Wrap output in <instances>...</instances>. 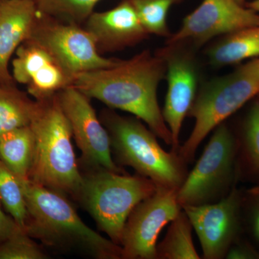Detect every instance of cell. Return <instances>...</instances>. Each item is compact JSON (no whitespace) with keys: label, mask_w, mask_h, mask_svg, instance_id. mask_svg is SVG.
<instances>
[{"label":"cell","mask_w":259,"mask_h":259,"mask_svg":"<svg viewBox=\"0 0 259 259\" xmlns=\"http://www.w3.org/2000/svg\"><path fill=\"white\" fill-rule=\"evenodd\" d=\"M259 96V57L237 66L229 74L200 83L188 117L194 120L192 133L178 152L187 163L199 145L220 124Z\"/></svg>","instance_id":"5"},{"label":"cell","mask_w":259,"mask_h":259,"mask_svg":"<svg viewBox=\"0 0 259 259\" xmlns=\"http://www.w3.org/2000/svg\"><path fill=\"white\" fill-rule=\"evenodd\" d=\"M258 25V13L236 0H203L165 44L183 42L199 50L214 39Z\"/></svg>","instance_id":"12"},{"label":"cell","mask_w":259,"mask_h":259,"mask_svg":"<svg viewBox=\"0 0 259 259\" xmlns=\"http://www.w3.org/2000/svg\"><path fill=\"white\" fill-rule=\"evenodd\" d=\"M236 1L238 2V3H240V4L243 5H245V3H246L245 0H236Z\"/></svg>","instance_id":"30"},{"label":"cell","mask_w":259,"mask_h":259,"mask_svg":"<svg viewBox=\"0 0 259 259\" xmlns=\"http://www.w3.org/2000/svg\"><path fill=\"white\" fill-rule=\"evenodd\" d=\"M253 230H254L255 236L259 241V208L255 212L254 218V223H253Z\"/></svg>","instance_id":"29"},{"label":"cell","mask_w":259,"mask_h":259,"mask_svg":"<svg viewBox=\"0 0 259 259\" xmlns=\"http://www.w3.org/2000/svg\"><path fill=\"white\" fill-rule=\"evenodd\" d=\"M12 61L13 79L26 85L35 101L57 95L72 85L74 78L44 48L28 39L15 51Z\"/></svg>","instance_id":"14"},{"label":"cell","mask_w":259,"mask_h":259,"mask_svg":"<svg viewBox=\"0 0 259 259\" xmlns=\"http://www.w3.org/2000/svg\"><path fill=\"white\" fill-rule=\"evenodd\" d=\"M100 0H34L37 11L56 19L81 25Z\"/></svg>","instance_id":"23"},{"label":"cell","mask_w":259,"mask_h":259,"mask_svg":"<svg viewBox=\"0 0 259 259\" xmlns=\"http://www.w3.org/2000/svg\"><path fill=\"white\" fill-rule=\"evenodd\" d=\"M257 98H258V100H259V96H258V97H257Z\"/></svg>","instance_id":"31"},{"label":"cell","mask_w":259,"mask_h":259,"mask_svg":"<svg viewBox=\"0 0 259 259\" xmlns=\"http://www.w3.org/2000/svg\"><path fill=\"white\" fill-rule=\"evenodd\" d=\"M209 64L222 68L259 57V25L218 37L205 51Z\"/></svg>","instance_id":"17"},{"label":"cell","mask_w":259,"mask_h":259,"mask_svg":"<svg viewBox=\"0 0 259 259\" xmlns=\"http://www.w3.org/2000/svg\"><path fill=\"white\" fill-rule=\"evenodd\" d=\"M243 156L248 168L259 177V100L250 105L243 121L241 144Z\"/></svg>","instance_id":"24"},{"label":"cell","mask_w":259,"mask_h":259,"mask_svg":"<svg viewBox=\"0 0 259 259\" xmlns=\"http://www.w3.org/2000/svg\"><path fill=\"white\" fill-rule=\"evenodd\" d=\"M193 229L183 209L171 222L163 241L156 246L157 259H199L192 240Z\"/></svg>","instance_id":"20"},{"label":"cell","mask_w":259,"mask_h":259,"mask_svg":"<svg viewBox=\"0 0 259 259\" xmlns=\"http://www.w3.org/2000/svg\"><path fill=\"white\" fill-rule=\"evenodd\" d=\"M48 255L23 230L0 243V259H46Z\"/></svg>","instance_id":"25"},{"label":"cell","mask_w":259,"mask_h":259,"mask_svg":"<svg viewBox=\"0 0 259 259\" xmlns=\"http://www.w3.org/2000/svg\"><path fill=\"white\" fill-rule=\"evenodd\" d=\"M158 187L146 177L92 169L82 174V182L75 199L90 213L100 231L121 245L130 214Z\"/></svg>","instance_id":"6"},{"label":"cell","mask_w":259,"mask_h":259,"mask_svg":"<svg viewBox=\"0 0 259 259\" xmlns=\"http://www.w3.org/2000/svg\"><path fill=\"white\" fill-rule=\"evenodd\" d=\"M35 151L30 126L0 135V160L20 180H28Z\"/></svg>","instance_id":"18"},{"label":"cell","mask_w":259,"mask_h":259,"mask_svg":"<svg viewBox=\"0 0 259 259\" xmlns=\"http://www.w3.org/2000/svg\"><path fill=\"white\" fill-rule=\"evenodd\" d=\"M166 72L161 56L145 50L111 67L76 75L72 85L110 109L133 114L158 139L172 146L171 134L157 96L158 85L166 77Z\"/></svg>","instance_id":"1"},{"label":"cell","mask_w":259,"mask_h":259,"mask_svg":"<svg viewBox=\"0 0 259 259\" xmlns=\"http://www.w3.org/2000/svg\"><path fill=\"white\" fill-rule=\"evenodd\" d=\"M37 15L34 0H0V84L15 83L10 61L30 37Z\"/></svg>","instance_id":"16"},{"label":"cell","mask_w":259,"mask_h":259,"mask_svg":"<svg viewBox=\"0 0 259 259\" xmlns=\"http://www.w3.org/2000/svg\"><path fill=\"white\" fill-rule=\"evenodd\" d=\"M22 230L23 228L18 226L14 219L10 215H7L0 207V243Z\"/></svg>","instance_id":"26"},{"label":"cell","mask_w":259,"mask_h":259,"mask_svg":"<svg viewBox=\"0 0 259 259\" xmlns=\"http://www.w3.org/2000/svg\"><path fill=\"white\" fill-rule=\"evenodd\" d=\"M36 102L30 125L35 137V151L29 179L75 199L82 173L75 156L71 126L57 95Z\"/></svg>","instance_id":"3"},{"label":"cell","mask_w":259,"mask_h":259,"mask_svg":"<svg viewBox=\"0 0 259 259\" xmlns=\"http://www.w3.org/2000/svg\"><path fill=\"white\" fill-rule=\"evenodd\" d=\"M84 25L102 55L134 47L150 36L140 22L131 0H122L107 11L93 12Z\"/></svg>","instance_id":"15"},{"label":"cell","mask_w":259,"mask_h":259,"mask_svg":"<svg viewBox=\"0 0 259 259\" xmlns=\"http://www.w3.org/2000/svg\"><path fill=\"white\" fill-rule=\"evenodd\" d=\"M238 152L236 136L222 122L177 192L181 207L214 203L226 197L234 187Z\"/></svg>","instance_id":"7"},{"label":"cell","mask_w":259,"mask_h":259,"mask_svg":"<svg viewBox=\"0 0 259 259\" xmlns=\"http://www.w3.org/2000/svg\"><path fill=\"white\" fill-rule=\"evenodd\" d=\"M0 202L24 231L29 214L21 182L0 160Z\"/></svg>","instance_id":"21"},{"label":"cell","mask_w":259,"mask_h":259,"mask_svg":"<svg viewBox=\"0 0 259 259\" xmlns=\"http://www.w3.org/2000/svg\"><path fill=\"white\" fill-rule=\"evenodd\" d=\"M185 0H131L141 23L149 35L168 38L171 32L168 28V12Z\"/></svg>","instance_id":"22"},{"label":"cell","mask_w":259,"mask_h":259,"mask_svg":"<svg viewBox=\"0 0 259 259\" xmlns=\"http://www.w3.org/2000/svg\"><path fill=\"white\" fill-rule=\"evenodd\" d=\"M177 192L158 187L154 193L133 209L122 233V258L157 259L158 236L182 209Z\"/></svg>","instance_id":"11"},{"label":"cell","mask_w":259,"mask_h":259,"mask_svg":"<svg viewBox=\"0 0 259 259\" xmlns=\"http://www.w3.org/2000/svg\"><path fill=\"white\" fill-rule=\"evenodd\" d=\"M197 49L183 42L165 44L155 51L166 64L167 93L162 110L163 119L172 136V151L180 149L182 124L200 86V68Z\"/></svg>","instance_id":"9"},{"label":"cell","mask_w":259,"mask_h":259,"mask_svg":"<svg viewBox=\"0 0 259 259\" xmlns=\"http://www.w3.org/2000/svg\"><path fill=\"white\" fill-rule=\"evenodd\" d=\"M241 204L234 187L218 202L182 207L198 236L204 258H226L239 231Z\"/></svg>","instance_id":"13"},{"label":"cell","mask_w":259,"mask_h":259,"mask_svg":"<svg viewBox=\"0 0 259 259\" xmlns=\"http://www.w3.org/2000/svg\"><path fill=\"white\" fill-rule=\"evenodd\" d=\"M226 258L245 259L259 258V255L250 247L246 245H238L234 248H231L226 255Z\"/></svg>","instance_id":"27"},{"label":"cell","mask_w":259,"mask_h":259,"mask_svg":"<svg viewBox=\"0 0 259 259\" xmlns=\"http://www.w3.org/2000/svg\"><path fill=\"white\" fill-rule=\"evenodd\" d=\"M245 6L259 14V0H251V1L245 3Z\"/></svg>","instance_id":"28"},{"label":"cell","mask_w":259,"mask_h":259,"mask_svg":"<svg viewBox=\"0 0 259 259\" xmlns=\"http://www.w3.org/2000/svg\"><path fill=\"white\" fill-rule=\"evenodd\" d=\"M72 136L81 150V161L88 170L105 169L127 174L112 157L110 136L88 96L73 85L57 94Z\"/></svg>","instance_id":"10"},{"label":"cell","mask_w":259,"mask_h":259,"mask_svg":"<svg viewBox=\"0 0 259 259\" xmlns=\"http://www.w3.org/2000/svg\"><path fill=\"white\" fill-rule=\"evenodd\" d=\"M37 102L14 83L0 84V135L30 126Z\"/></svg>","instance_id":"19"},{"label":"cell","mask_w":259,"mask_h":259,"mask_svg":"<svg viewBox=\"0 0 259 259\" xmlns=\"http://www.w3.org/2000/svg\"><path fill=\"white\" fill-rule=\"evenodd\" d=\"M28 39L44 48L74 79L81 73L111 67L121 61L100 54L91 34L81 25L40 13Z\"/></svg>","instance_id":"8"},{"label":"cell","mask_w":259,"mask_h":259,"mask_svg":"<svg viewBox=\"0 0 259 259\" xmlns=\"http://www.w3.org/2000/svg\"><path fill=\"white\" fill-rule=\"evenodd\" d=\"M20 180L28 207L29 236L50 246L78 248L96 258L122 259L121 246L87 226L66 196L30 179Z\"/></svg>","instance_id":"2"},{"label":"cell","mask_w":259,"mask_h":259,"mask_svg":"<svg viewBox=\"0 0 259 259\" xmlns=\"http://www.w3.org/2000/svg\"><path fill=\"white\" fill-rule=\"evenodd\" d=\"M110 136L116 163L134 168L158 187L179 190L188 175L187 163L178 151L167 152L152 131L136 117H125L110 109L100 117Z\"/></svg>","instance_id":"4"}]
</instances>
